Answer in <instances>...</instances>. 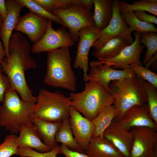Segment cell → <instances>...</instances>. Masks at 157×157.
Returning <instances> with one entry per match:
<instances>
[{"label":"cell","mask_w":157,"mask_h":157,"mask_svg":"<svg viewBox=\"0 0 157 157\" xmlns=\"http://www.w3.org/2000/svg\"><path fill=\"white\" fill-rule=\"evenodd\" d=\"M3 23V20L0 14V30L2 27Z\"/></svg>","instance_id":"obj_41"},{"label":"cell","mask_w":157,"mask_h":157,"mask_svg":"<svg viewBox=\"0 0 157 157\" xmlns=\"http://www.w3.org/2000/svg\"><path fill=\"white\" fill-rule=\"evenodd\" d=\"M129 45L122 37H115L108 40L100 50H93L92 55L98 60L111 59Z\"/></svg>","instance_id":"obj_23"},{"label":"cell","mask_w":157,"mask_h":157,"mask_svg":"<svg viewBox=\"0 0 157 157\" xmlns=\"http://www.w3.org/2000/svg\"><path fill=\"white\" fill-rule=\"evenodd\" d=\"M69 118L74 138L85 151L92 137L94 126L92 121L83 116L72 106L70 108Z\"/></svg>","instance_id":"obj_14"},{"label":"cell","mask_w":157,"mask_h":157,"mask_svg":"<svg viewBox=\"0 0 157 157\" xmlns=\"http://www.w3.org/2000/svg\"><path fill=\"white\" fill-rule=\"evenodd\" d=\"M35 104L20 99L17 91L11 89L0 104V126L10 134L19 133L22 125L31 122Z\"/></svg>","instance_id":"obj_5"},{"label":"cell","mask_w":157,"mask_h":157,"mask_svg":"<svg viewBox=\"0 0 157 157\" xmlns=\"http://www.w3.org/2000/svg\"><path fill=\"white\" fill-rule=\"evenodd\" d=\"M150 157H157V148L155 149Z\"/></svg>","instance_id":"obj_40"},{"label":"cell","mask_w":157,"mask_h":157,"mask_svg":"<svg viewBox=\"0 0 157 157\" xmlns=\"http://www.w3.org/2000/svg\"><path fill=\"white\" fill-rule=\"evenodd\" d=\"M94 6L93 19L94 26L102 30L108 25L112 16L111 0H93Z\"/></svg>","instance_id":"obj_22"},{"label":"cell","mask_w":157,"mask_h":157,"mask_svg":"<svg viewBox=\"0 0 157 157\" xmlns=\"http://www.w3.org/2000/svg\"><path fill=\"white\" fill-rule=\"evenodd\" d=\"M118 6L119 11L122 14L127 12L143 11L157 15V0H138L131 4L124 1L118 0Z\"/></svg>","instance_id":"obj_26"},{"label":"cell","mask_w":157,"mask_h":157,"mask_svg":"<svg viewBox=\"0 0 157 157\" xmlns=\"http://www.w3.org/2000/svg\"><path fill=\"white\" fill-rule=\"evenodd\" d=\"M90 66L89 73L88 74V81L99 83L110 92L109 85L112 81L136 75L131 69H116L106 64Z\"/></svg>","instance_id":"obj_16"},{"label":"cell","mask_w":157,"mask_h":157,"mask_svg":"<svg viewBox=\"0 0 157 157\" xmlns=\"http://www.w3.org/2000/svg\"><path fill=\"white\" fill-rule=\"evenodd\" d=\"M133 138L130 157H150L157 148V130L144 126L130 130Z\"/></svg>","instance_id":"obj_12"},{"label":"cell","mask_w":157,"mask_h":157,"mask_svg":"<svg viewBox=\"0 0 157 157\" xmlns=\"http://www.w3.org/2000/svg\"><path fill=\"white\" fill-rule=\"evenodd\" d=\"M157 53L154 54L149 59L147 63L145 65V68H148L149 66L153 63L155 62L157 60Z\"/></svg>","instance_id":"obj_39"},{"label":"cell","mask_w":157,"mask_h":157,"mask_svg":"<svg viewBox=\"0 0 157 157\" xmlns=\"http://www.w3.org/2000/svg\"><path fill=\"white\" fill-rule=\"evenodd\" d=\"M85 153L90 157H124L115 146L103 137H92Z\"/></svg>","instance_id":"obj_20"},{"label":"cell","mask_w":157,"mask_h":157,"mask_svg":"<svg viewBox=\"0 0 157 157\" xmlns=\"http://www.w3.org/2000/svg\"><path fill=\"white\" fill-rule=\"evenodd\" d=\"M133 42L124 48L117 56L108 60H97L92 61L91 65L106 64L115 69L126 70L131 69L130 65L136 64L143 66L140 60V55L145 46L140 42V33L135 31Z\"/></svg>","instance_id":"obj_9"},{"label":"cell","mask_w":157,"mask_h":157,"mask_svg":"<svg viewBox=\"0 0 157 157\" xmlns=\"http://www.w3.org/2000/svg\"><path fill=\"white\" fill-rule=\"evenodd\" d=\"M30 46L23 35L18 32L13 33L8 44V57H5L1 65L12 87L19 93L23 100L35 103V97L28 87L25 72L35 67V60L30 55Z\"/></svg>","instance_id":"obj_1"},{"label":"cell","mask_w":157,"mask_h":157,"mask_svg":"<svg viewBox=\"0 0 157 157\" xmlns=\"http://www.w3.org/2000/svg\"><path fill=\"white\" fill-rule=\"evenodd\" d=\"M133 12L139 20L150 23L157 24V18L155 16L148 14L143 11H135Z\"/></svg>","instance_id":"obj_35"},{"label":"cell","mask_w":157,"mask_h":157,"mask_svg":"<svg viewBox=\"0 0 157 157\" xmlns=\"http://www.w3.org/2000/svg\"><path fill=\"white\" fill-rule=\"evenodd\" d=\"M19 133L17 138L18 147L30 148L42 153L50 150L49 147L42 142L31 122L22 125Z\"/></svg>","instance_id":"obj_19"},{"label":"cell","mask_w":157,"mask_h":157,"mask_svg":"<svg viewBox=\"0 0 157 157\" xmlns=\"http://www.w3.org/2000/svg\"><path fill=\"white\" fill-rule=\"evenodd\" d=\"M130 68L133 70L138 76L140 77L157 88V74L143 66L136 64L130 65Z\"/></svg>","instance_id":"obj_33"},{"label":"cell","mask_w":157,"mask_h":157,"mask_svg":"<svg viewBox=\"0 0 157 157\" xmlns=\"http://www.w3.org/2000/svg\"><path fill=\"white\" fill-rule=\"evenodd\" d=\"M1 65H0V103L3 102L7 92L13 88L10 81L7 76L3 74Z\"/></svg>","instance_id":"obj_34"},{"label":"cell","mask_w":157,"mask_h":157,"mask_svg":"<svg viewBox=\"0 0 157 157\" xmlns=\"http://www.w3.org/2000/svg\"><path fill=\"white\" fill-rule=\"evenodd\" d=\"M144 80L135 75L111 81L109 85L116 109L114 120L119 122L124 113L132 107L147 103Z\"/></svg>","instance_id":"obj_3"},{"label":"cell","mask_w":157,"mask_h":157,"mask_svg":"<svg viewBox=\"0 0 157 157\" xmlns=\"http://www.w3.org/2000/svg\"><path fill=\"white\" fill-rule=\"evenodd\" d=\"M60 154L65 157H90L85 153L72 151L62 144L60 146Z\"/></svg>","instance_id":"obj_36"},{"label":"cell","mask_w":157,"mask_h":157,"mask_svg":"<svg viewBox=\"0 0 157 157\" xmlns=\"http://www.w3.org/2000/svg\"><path fill=\"white\" fill-rule=\"evenodd\" d=\"M0 33V65L6 56V52L1 41Z\"/></svg>","instance_id":"obj_38"},{"label":"cell","mask_w":157,"mask_h":157,"mask_svg":"<svg viewBox=\"0 0 157 157\" xmlns=\"http://www.w3.org/2000/svg\"><path fill=\"white\" fill-rule=\"evenodd\" d=\"M52 22L48 21L45 33L38 42L33 44L31 49L33 53L38 54L62 47H69L74 44L75 42L68 31L63 27L54 30L52 27Z\"/></svg>","instance_id":"obj_11"},{"label":"cell","mask_w":157,"mask_h":157,"mask_svg":"<svg viewBox=\"0 0 157 157\" xmlns=\"http://www.w3.org/2000/svg\"><path fill=\"white\" fill-rule=\"evenodd\" d=\"M144 85L146 92L149 115L157 124V88L148 82L144 80Z\"/></svg>","instance_id":"obj_30"},{"label":"cell","mask_w":157,"mask_h":157,"mask_svg":"<svg viewBox=\"0 0 157 157\" xmlns=\"http://www.w3.org/2000/svg\"><path fill=\"white\" fill-rule=\"evenodd\" d=\"M69 48L47 52V71L44 82L47 85L74 92L76 90L77 77L72 69Z\"/></svg>","instance_id":"obj_2"},{"label":"cell","mask_w":157,"mask_h":157,"mask_svg":"<svg viewBox=\"0 0 157 157\" xmlns=\"http://www.w3.org/2000/svg\"><path fill=\"white\" fill-rule=\"evenodd\" d=\"M56 142H60L70 149L82 153L85 151L78 145L73 136L69 118L63 120L55 137Z\"/></svg>","instance_id":"obj_25"},{"label":"cell","mask_w":157,"mask_h":157,"mask_svg":"<svg viewBox=\"0 0 157 157\" xmlns=\"http://www.w3.org/2000/svg\"><path fill=\"white\" fill-rule=\"evenodd\" d=\"M35 97L31 118L56 122L69 118L71 100L58 91L53 92L44 89H40Z\"/></svg>","instance_id":"obj_6"},{"label":"cell","mask_w":157,"mask_h":157,"mask_svg":"<svg viewBox=\"0 0 157 157\" xmlns=\"http://www.w3.org/2000/svg\"><path fill=\"white\" fill-rule=\"evenodd\" d=\"M116 109L113 105L104 108L92 121L94 126L92 137L103 138L104 133L114 119Z\"/></svg>","instance_id":"obj_24"},{"label":"cell","mask_w":157,"mask_h":157,"mask_svg":"<svg viewBox=\"0 0 157 157\" xmlns=\"http://www.w3.org/2000/svg\"><path fill=\"white\" fill-rule=\"evenodd\" d=\"M69 97L72 106L91 121L104 108L115 102L110 92L99 83L90 81L85 83L83 91L71 93Z\"/></svg>","instance_id":"obj_4"},{"label":"cell","mask_w":157,"mask_h":157,"mask_svg":"<svg viewBox=\"0 0 157 157\" xmlns=\"http://www.w3.org/2000/svg\"><path fill=\"white\" fill-rule=\"evenodd\" d=\"M59 154L60 146L58 145L50 151L43 153L30 148L18 147L17 154L20 157H56Z\"/></svg>","instance_id":"obj_32"},{"label":"cell","mask_w":157,"mask_h":157,"mask_svg":"<svg viewBox=\"0 0 157 157\" xmlns=\"http://www.w3.org/2000/svg\"><path fill=\"white\" fill-rule=\"evenodd\" d=\"M17 136L15 134L7 135L3 142L0 145V157H10L17 154L18 145Z\"/></svg>","instance_id":"obj_31"},{"label":"cell","mask_w":157,"mask_h":157,"mask_svg":"<svg viewBox=\"0 0 157 157\" xmlns=\"http://www.w3.org/2000/svg\"><path fill=\"white\" fill-rule=\"evenodd\" d=\"M31 120L40 138L50 150L58 145L55 137L62 121L52 122L34 118H31Z\"/></svg>","instance_id":"obj_21"},{"label":"cell","mask_w":157,"mask_h":157,"mask_svg":"<svg viewBox=\"0 0 157 157\" xmlns=\"http://www.w3.org/2000/svg\"><path fill=\"white\" fill-rule=\"evenodd\" d=\"M103 137L111 142L124 157H130L133 143L132 134L119 122L114 119L104 131Z\"/></svg>","instance_id":"obj_15"},{"label":"cell","mask_w":157,"mask_h":157,"mask_svg":"<svg viewBox=\"0 0 157 157\" xmlns=\"http://www.w3.org/2000/svg\"><path fill=\"white\" fill-rule=\"evenodd\" d=\"M79 42L76 56L73 66L75 68L81 67L83 72V80L88 81V55L89 51L95 42L101 36L102 30L94 26L84 27L79 31Z\"/></svg>","instance_id":"obj_10"},{"label":"cell","mask_w":157,"mask_h":157,"mask_svg":"<svg viewBox=\"0 0 157 157\" xmlns=\"http://www.w3.org/2000/svg\"><path fill=\"white\" fill-rule=\"evenodd\" d=\"M130 130L134 127L144 126L157 130V124L151 118L147 103L142 106L135 105L128 110L119 122Z\"/></svg>","instance_id":"obj_18"},{"label":"cell","mask_w":157,"mask_h":157,"mask_svg":"<svg viewBox=\"0 0 157 157\" xmlns=\"http://www.w3.org/2000/svg\"><path fill=\"white\" fill-rule=\"evenodd\" d=\"M8 14L3 20L0 30L1 38L6 52V57L9 55L8 44L13 32L20 17V13L24 6L18 0H5Z\"/></svg>","instance_id":"obj_17"},{"label":"cell","mask_w":157,"mask_h":157,"mask_svg":"<svg viewBox=\"0 0 157 157\" xmlns=\"http://www.w3.org/2000/svg\"><path fill=\"white\" fill-rule=\"evenodd\" d=\"M51 13L63 21L75 42L78 41L79 31L81 29L94 26L93 13L90 10L77 6L72 5L64 9H54Z\"/></svg>","instance_id":"obj_7"},{"label":"cell","mask_w":157,"mask_h":157,"mask_svg":"<svg viewBox=\"0 0 157 157\" xmlns=\"http://www.w3.org/2000/svg\"><path fill=\"white\" fill-rule=\"evenodd\" d=\"M140 42L147 48L143 60V64L145 65L151 57L157 53V32H149L140 33Z\"/></svg>","instance_id":"obj_28"},{"label":"cell","mask_w":157,"mask_h":157,"mask_svg":"<svg viewBox=\"0 0 157 157\" xmlns=\"http://www.w3.org/2000/svg\"><path fill=\"white\" fill-rule=\"evenodd\" d=\"M121 14L131 33L133 31L140 33L157 32V28L153 24L139 20L136 17L133 11L127 12Z\"/></svg>","instance_id":"obj_27"},{"label":"cell","mask_w":157,"mask_h":157,"mask_svg":"<svg viewBox=\"0 0 157 157\" xmlns=\"http://www.w3.org/2000/svg\"><path fill=\"white\" fill-rule=\"evenodd\" d=\"M18 1L24 6L27 8L29 11L46 18L48 20L55 22L65 27L63 22L59 17L47 11L35 2L34 0H18Z\"/></svg>","instance_id":"obj_29"},{"label":"cell","mask_w":157,"mask_h":157,"mask_svg":"<svg viewBox=\"0 0 157 157\" xmlns=\"http://www.w3.org/2000/svg\"><path fill=\"white\" fill-rule=\"evenodd\" d=\"M8 11L6 7L5 0H0V14L3 20L6 17Z\"/></svg>","instance_id":"obj_37"},{"label":"cell","mask_w":157,"mask_h":157,"mask_svg":"<svg viewBox=\"0 0 157 157\" xmlns=\"http://www.w3.org/2000/svg\"><path fill=\"white\" fill-rule=\"evenodd\" d=\"M48 21L29 11L20 17L14 30L26 34L34 44L38 42L45 33Z\"/></svg>","instance_id":"obj_13"},{"label":"cell","mask_w":157,"mask_h":157,"mask_svg":"<svg viewBox=\"0 0 157 157\" xmlns=\"http://www.w3.org/2000/svg\"><path fill=\"white\" fill-rule=\"evenodd\" d=\"M118 0H112V17L108 26L102 30L100 37L93 44V50H100L110 40L118 36L122 37L129 44L134 41L128 26L119 11Z\"/></svg>","instance_id":"obj_8"}]
</instances>
